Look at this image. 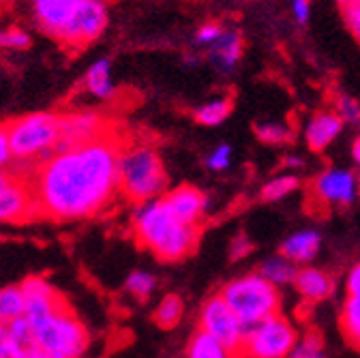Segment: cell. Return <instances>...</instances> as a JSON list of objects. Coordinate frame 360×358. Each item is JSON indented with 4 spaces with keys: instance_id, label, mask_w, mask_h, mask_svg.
<instances>
[{
    "instance_id": "obj_34",
    "label": "cell",
    "mask_w": 360,
    "mask_h": 358,
    "mask_svg": "<svg viewBox=\"0 0 360 358\" xmlns=\"http://www.w3.org/2000/svg\"><path fill=\"white\" fill-rule=\"evenodd\" d=\"M341 15H343V24H345L347 30L352 32L354 41L360 46V3L341 9Z\"/></svg>"
},
{
    "instance_id": "obj_42",
    "label": "cell",
    "mask_w": 360,
    "mask_h": 358,
    "mask_svg": "<svg viewBox=\"0 0 360 358\" xmlns=\"http://www.w3.org/2000/svg\"><path fill=\"white\" fill-rule=\"evenodd\" d=\"M352 155H354V161L360 165V136L354 140V146H352Z\"/></svg>"
},
{
    "instance_id": "obj_15",
    "label": "cell",
    "mask_w": 360,
    "mask_h": 358,
    "mask_svg": "<svg viewBox=\"0 0 360 358\" xmlns=\"http://www.w3.org/2000/svg\"><path fill=\"white\" fill-rule=\"evenodd\" d=\"M243 54H245L243 34L234 28H225L223 34L206 50V60L212 65L214 71L228 75L236 69Z\"/></svg>"
},
{
    "instance_id": "obj_14",
    "label": "cell",
    "mask_w": 360,
    "mask_h": 358,
    "mask_svg": "<svg viewBox=\"0 0 360 358\" xmlns=\"http://www.w3.org/2000/svg\"><path fill=\"white\" fill-rule=\"evenodd\" d=\"M161 200L167 206V210L178 221L187 223V226H198L204 210H206L204 193L191 185H180V187L172 189L169 193H165Z\"/></svg>"
},
{
    "instance_id": "obj_40",
    "label": "cell",
    "mask_w": 360,
    "mask_h": 358,
    "mask_svg": "<svg viewBox=\"0 0 360 358\" xmlns=\"http://www.w3.org/2000/svg\"><path fill=\"white\" fill-rule=\"evenodd\" d=\"M290 170H296V167H302L304 165V161L300 159V157H294V155H290V157H285V161H283Z\"/></svg>"
},
{
    "instance_id": "obj_1",
    "label": "cell",
    "mask_w": 360,
    "mask_h": 358,
    "mask_svg": "<svg viewBox=\"0 0 360 358\" xmlns=\"http://www.w3.org/2000/svg\"><path fill=\"white\" fill-rule=\"evenodd\" d=\"M122 146L103 136L39 165L30 189L37 212L54 221H79L103 212L120 191Z\"/></svg>"
},
{
    "instance_id": "obj_31",
    "label": "cell",
    "mask_w": 360,
    "mask_h": 358,
    "mask_svg": "<svg viewBox=\"0 0 360 358\" xmlns=\"http://www.w3.org/2000/svg\"><path fill=\"white\" fill-rule=\"evenodd\" d=\"M335 112L345 124H360V101L349 95H339L335 101Z\"/></svg>"
},
{
    "instance_id": "obj_11",
    "label": "cell",
    "mask_w": 360,
    "mask_h": 358,
    "mask_svg": "<svg viewBox=\"0 0 360 358\" xmlns=\"http://www.w3.org/2000/svg\"><path fill=\"white\" fill-rule=\"evenodd\" d=\"M22 292H24V302H26L24 318L30 322L32 328L39 326L43 320H48L63 305H67L65 298L58 294V290L50 281H45L43 277L24 279Z\"/></svg>"
},
{
    "instance_id": "obj_12",
    "label": "cell",
    "mask_w": 360,
    "mask_h": 358,
    "mask_svg": "<svg viewBox=\"0 0 360 358\" xmlns=\"http://www.w3.org/2000/svg\"><path fill=\"white\" fill-rule=\"evenodd\" d=\"M313 193L318 200L326 204H341L347 206L356 200L358 193V181L356 176L347 170H328L320 174L313 183Z\"/></svg>"
},
{
    "instance_id": "obj_23",
    "label": "cell",
    "mask_w": 360,
    "mask_h": 358,
    "mask_svg": "<svg viewBox=\"0 0 360 358\" xmlns=\"http://www.w3.org/2000/svg\"><path fill=\"white\" fill-rule=\"evenodd\" d=\"M341 331L345 339L360 350V294H347L341 311Z\"/></svg>"
},
{
    "instance_id": "obj_7",
    "label": "cell",
    "mask_w": 360,
    "mask_h": 358,
    "mask_svg": "<svg viewBox=\"0 0 360 358\" xmlns=\"http://www.w3.org/2000/svg\"><path fill=\"white\" fill-rule=\"evenodd\" d=\"M298 343L294 326L279 313L245 331L240 358H288Z\"/></svg>"
},
{
    "instance_id": "obj_2",
    "label": "cell",
    "mask_w": 360,
    "mask_h": 358,
    "mask_svg": "<svg viewBox=\"0 0 360 358\" xmlns=\"http://www.w3.org/2000/svg\"><path fill=\"white\" fill-rule=\"evenodd\" d=\"M133 232L135 241L163 262H178L191 255L200 241V226L178 221L163 200L138 204L133 210Z\"/></svg>"
},
{
    "instance_id": "obj_25",
    "label": "cell",
    "mask_w": 360,
    "mask_h": 358,
    "mask_svg": "<svg viewBox=\"0 0 360 358\" xmlns=\"http://www.w3.org/2000/svg\"><path fill=\"white\" fill-rule=\"evenodd\" d=\"M183 311H185L183 298L176 294H167L161 298V302L155 309V322L161 328H174V326H178L180 320H183Z\"/></svg>"
},
{
    "instance_id": "obj_35",
    "label": "cell",
    "mask_w": 360,
    "mask_h": 358,
    "mask_svg": "<svg viewBox=\"0 0 360 358\" xmlns=\"http://www.w3.org/2000/svg\"><path fill=\"white\" fill-rule=\"evenodd\" d=\"M0 358H20V347L5 324H0Z\"/></svg>"
},
{
    "instance_id": "obj_37",
    "label": "cell",
    "mask_w": 360,
    "mask_h": 358,
    "mask_svg": "<svg viewBox=\"0 0 360 358\" xmlns=\"http://www.w3.org/2000/svg\"><path fill=\"white\" fill-rule=\"evenodd\" d=\"M13 161L11 153V142H9V131L7 124H0V170L7 167Z\"/></svg>"
},
{
    "instance_id": "obj_8",
    "label": "cell",
    "mask_w": 360,
    "mask_h": 358,
    "mask_svg": "<svg viewBox=\"0 0 360 358\" xmlns=\"http://www.w3.org/2000/svg\"><path fill=\"white\" fill-rule=\"evenodd\" d=\"M200 331L217 339L223 347H228L234 358L240 356L243 341H245V326L240 324L238 316L232 307L225 302L221 294L210 296L200 311Z\"/></svg>"
},
{
    "instance_id": "obj_39",
    "label": "cell",
    "mask_w": 360,
    "mask_h": 358,
    "mask_svg": "<svg viewBox=\"0 0 360 358\" xmlns=\"http://www.w3.org/2000/svg\"><path fill=\"white\" fill-rule=\"evenodd\" d=\"M347 294H360V262L352 268L347 275Z\"/></svg>"
},
{
    "instance_id": "obj_32",
    "label": "cell",
    "mask_w": 360,
    "mask_h": 358,
    "mask_svg": "<svg viewBox=\"0 0 360 358\" xmlns=\"http://www.w3.org/2000/svg\"><path fill=\"white\" fill-rule=\"evenodd\" d=\"M223 30H225V26L219 24V22H204L202 26H198V30H195V34H193L195 46L208 50V48L212 46V43L223 34Z\"/></svg>"
},
{
    "instance_id": "obj_28",
    "label": "cell",
    "mask_w": 360,
    "mask_h": 358,
    "mask_svg": "<svg viewBox=\"0 0 360 358\" xmlns=\"http://www.w3.org/2000/svg\"><path fill=\"white\" fill-rule=\"evenodd\" d=\"M124 288H127V292H129L131 296L140 298V300H146V298L155 292L157 279H155L150 273H146V271H133V273L127 277Z\"/></svg>"
},
{
    "instance_id": "obj_17",
    "label": "cell",
    "mask_w": 360,
    "mask_h": 358,
    "mask_svg": "<svg viewBox=\"0 0 360 358\" xmlns=\"http://www.w3.org/2000/svg\"><path fill=\"white\" fill-rule=\"evenodd\" d=\"M294 286L298 294L311 302L326 300L335 290V281L330 279V275H326L320 268H300Z\"/></svg>"
},
{
    "instance_id": "obj_38",
    "label": "cell",
    "mask_w": 360,
    "mask_h": 358,
    "mask_svg": "<svg viewBox=\"0 0 360 358\" xmlns=\"http://www.w3.org/2000/svg\"><path fill=\"white\" fill-rule=\"evenodd\" d=\"M253 251V245L249 243V238L247 236H236L234 241H232V247H230V255H232V260H240V257H247L249 253Z\"/></svg>"
},
{
    "instance_id": "obj_16",
    "label": "cell",
    "mask_w": 360,
    "mask_h": 358,
    "mask_svg": "<svg viewBox=\"0 0 360 358\" xmlns=\"http://www.w3.org/2000/svg\"><path fill=\"white\" fill-rule=\"evenodd\" d=\"M345 122L341 120V116L335 110H326V112H318L313 114L304 127V140L307 146L313 153H320L324 148H328L343 131Z\"/></svg>"
},
{
    "instance_id": "obj_20",
    "label": "cell",
    "mask_w": 360,
    "mask_h": 358,
    "mask_svg": "<svg viewBox=\"0 0 360 358\" xmlns=\"http://www.w3.org/2000/svg\"><path fill=\"white\" fill-rule=\"evenodd\" d=\"M232 110H234V103L230 97H217L198 106L193 112V118L204 127H219L230 118Z\"/></svg>"
},
{
    "instance_id": "obj_10",
    "label": "cell",
    "mask_w": 360,
    "mask_h": 358,
    "mask_svg": "<svg viewBox=\"0 0 360 358\" xmlns=\"http://www.w3.org/2000/svg\"><path fill=\"white\" fill-rule=\"evenodd\" d=\"M103 136H108L105 118L99 116L97 112H77V114L60 116V138L54 153H69Z\"/></svg>"
},
{
    "instance_id": "obj_22",
    "label": "cell",
    "mask_w": 360,
    "mask_h": 358,
    "mask_svg": "<svg viewBox=\"0 0 360 358\" xmlns=\"http://www.w3.org/2000/svg\"><path fill=\"white\" fill-rule=\"evenodd\" d=\"M259 275L270 281L273 286H288V283H294L296 281V275H298V268L294 262L285 260L283 255L281 257H273V260H266L262 266H259Z\"/></svg>"
},
{
    "instance_id": "obj_5",
    "label": "cell",
    "mask_w": 360,
    "mask_h": 358,
    "mask_svg": "<svg viewBox=\"0 0 360 358\" xmlns=\"http://www.w3.org/2000/svg\"><path fill=\"white\" fill-rule=\"evenodd\" d=\"M221 296L232 307L245 331L277 316L281 302L277 286L266 281L259 273H251L230 281L221 290Z\"/></svg>"
},
{
    "instance_id": "obj_6",
    "label": "cell",
    "mask_w": 360,
    "mask_h": 358,
    "mask_svg": "<svg viewBox=\"0 0 360 358\" xmlns=\"http://www.w3.org/2000/svg\"><path fill=\"white\" fill-rule=\"evenodd\" d=\"M34 331V341L50 358H82L88 350L90 337L84 324L73 316V311L63 305L48 320H43Z\"/></svg>"
},
{
    "instance_id": "obj_30",
    "label": "cell",
    "mask_w": 360,
    "mask_h": 358,
    "mask_svg": "<svg viewBox=\"0 0 360 358\" xmlns=\"http://www.w3.org/2000/svg\"><path fill=\"white\" fill-rule=\"evenodd\" d=\"M30 43V34L20 26L0 28V50H28Z\"/></svg>"
},
{
    "instance_id": "obj_27",
    "label": "cell",
    "mask_w": 360,
    "mask_h": 358,
    "mask_svg": "<svg viewBox=\"0 0 360 358\" xmlns=\"http://www.w3.org/2000/svg\"><path fill=\"white\" fill-rule=\"evenodd\" d=\"M296 189H298L296 176H277L262 187V200L264 202H279Z\"/></svg>"
},
{
    "instance_id": "obj_19",
    "label": "cell",
    "mask_w": 360,
    "mask_h": 358,
    "mask_svg": "<svg viewBox=\"0 0 360 358\" xmlns=\"http://www.w3.org/2000/svg\"><path fill=\"white\" fill-rule=\"evenodd\" d=\"M86 91L97 99H112L116 95V84L112 79V60L99 58L90 65L84 77Z\"/></svg>"
},
{
    "instance_id": "obj_9",
    "label": "cell",
    "mask_w": 360,
    "mask_h": 358,
    "mask_svg": "<svg viewBox=\"0 0 360 358\" xmlns=\"http://www.w3.org/2000/svg\"><path fill=\"white\" fill-rule=\"evenodd\" d=\"M86 3L88 0H32V20L45 34L63 41Z\"/></svg>"
},
{
    "instance_id": "obj_18",
    "label": "cell",
    "mask_w": 360,
    "mask_h": 358,
    "mask_svg": "<svg viewBox=\"0 0 360 358\" xmlns=\"http://www.w3.org/2000/svg\"><path fill=\"white\" fill-rule=\"evenodd\" d=\"M322 236L315 230H300L288 236L281 245V255L294 264H307L320 251Z\"/></svg>"
},
{
    "instance_id": "obj_41",
    "label": "cell",
    "mask_w": 360,
    "mask_h": 358,
    "mask_svg": "<svg viewBox=\"0 0 360 358\" xmlns=\"http://www.w3.org/2000/svg\"><path fill=\"white\" fill-rule=\"evenodd\" d=\"M11 181H13V178H11V176L5 172V170H0V191H3V189H5V187L11 183Z\"/></svg>"
},
{
    "instance_id": "obj_4",
    "label": "cell",
    "mask_w": 360,
    "mask_h": 358,
    "mask_svg": "<svg viewBox=\"0 0 360 358\" xmlns=\"http://www.w3.org/2000/svg\"><path fill=\"white\" fill-rule=\"evenodd\" d=\"M11 153L15 161H32L39 165L54 157L60 138V116L52 112H34L7 122Z\"/></svg>"
},
{
    "instance_id": "obj_13",
    "label": "cell",
    "mask_w": 360,
    "mask_h": 358,
    "mask_svg": "<svg viewBox=\"0 0 360 358\" xmlns=\"http://www.w3.org/2000/svg\"><path fill=\"white\" fill-rule=\"evenodd\" d=\"M37 212V204L32 198V189L20 181H13L0 191V223H24L32 219Z\"/></svg>"
},
{
    "instance_id": "obj_33",
    "label": "cell",
    "mask_w": 360,
    "mask_h": 358,
    "mask_svg": "<svg viewBox=\"0 0 360 358\" xmlns=\"http://www.w3.org/2000/svg\"><path fill=\"white\" fill-rule=\"evenodd\" d=\"M232 163V146L230 144H219L208 157H206V165L212 172H223L228 170Z\"/></svg>"
},
{
    "instance_id": "obj_44",
    "label": "cell",
    "mask_w": 360,
    "mask_h": 358,
    "mask_svg": "<svg viewBox=\"0 0 360 358\" xmlns=\"http://www.w3.org/2000/svg\"><path fill=\"white\" fill-rule=\"evenodd\" d=\"M335 3L341 7V9H345V7H352V5H356V3H360V0H335Z\"/></svg>"
},
{
    "instance_id": "obj_24",
    "label": "cell",
    "mask_w": 360,
    "mask_h": 358,
    "mask_svg": "<svg viewBox=\"0 0 360 358\" xmlns=\"http://www.w3.org/2000/svg\"><path fill=\"white\" fill-rule=\"evenodd\" d=\"M187 358H234V354L204 331H198L189 341Z\"/></svg>"
},
{
    "instance_id": "obj_21",
    "label": "cell",
    "mask_w": 360,
    "mask_h": 358,
    "mask_svg": "<svg viewBox=\"0 0 360 358\" xmlns=\"http://www.w3.org/2000/svg\"><path fill=\"white\" fill-rule=\"evenodd\" d=\"M26 302L22 286H7L0 288V324H13L15 320L24 318Z\"/></svg>"
},
{
    "instance_id": "obj_36",
    "label": "cell",
    "mask_w": 360,
    "mask_h": 358,
    "mask_svg": "<svg viewBox=\"0 0 360 358\" xmlns=\"http://www.w3.org/2000/svg\"><path fill=\"white\" fill-rule=\"evenodd\" d=\"M292 18L298 26L311 22V0H292Z\"/></svg>"
},
{
    "instance_id": "obj_3",
    "label": "cell",
    "mask_w": 360,
    "mask_h": 358,
    "mask_svg": "<svg viewBox=\"0 0 360 358\" xmlns=\"http://www.w3.org/2000/svg\"><path fill=\"white\" fill-rule=\"evenodd\" d=\"M167 185V176L159 153L153 146L135 144L127 146L120 155V193L135 202L144 204L157 200Z\"/></svg>"
},
{
    "instance_id": "obj_26",
    "label": "cell",
    "mask_w": 360,
    "mask_h": 358,
    "mask_svg": "<svg viewBox=\"0 0 360 358\" xmlns=\"http://www.w3.org/2000/svg\"><path fill=\"white\" fill-rule=\"evenodd\" d=\"M255 136L268 146H283L292 142V129L281 122H259L255 124Z\"/></svg>"
},
{
    "instance_id": "obj_29",
    "label": "cell",
    "mask_w": 360,
    "mask_h": 358,
    "mask_svg": "<svg viewBox=\"0 0 360 358\" xmlns=\"http://www.w3.org/2000/svg\"><path fill=\"white\" fill-rule=\"evenodd\" d=\"M290 358H326L324 339L318 333H307L302 339H298Z\"/></svg>"
},
{
    "instance_id": "obj_43",
    "label": "cell",
    "mask_w": 360,
    "mask_h": 358,
    "mask_svg": "<svg viewBox=\"0 0 360 358\" xmlns=\"http://www.w3.org/2000/svg\"><path fill=\"white\" fill-rule=\"evenodd\" d=\"M200 60H202V56H198V54H187V56H185V63L191 65V67H193V65H200Z\"/></svg>"
}]
</instances>
